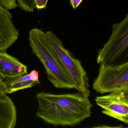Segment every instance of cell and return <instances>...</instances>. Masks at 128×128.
I'll list each match as a JSON object with an SVG mask.
<instances>
[{
	"label": "cell",
	"mask_w": 128,
	"mask_h": 128,
	"mask_svg": "<svg viewBox=\"0 0 128 128\" xmlns=\"http://www.w3.org/2000/svg\"><path fill=\"white\" fill-rule=\"evenodd\" d=\"M6 88L4 83V81L2 80L0 82V99L6 94Z\"/></svg>",
	"instance_id": "cell-13"
},
{
	"label": "cell",
	"mask_w": 128,
	"mask_h": 128,
	"mask_svg": "<svg viewBox=\"0 0 128 128\" xmlns=\"http://www.w3.org/2000/svg\"><path fill=\"white\" fill-rule=\"evenodd\" d=\"M112 26L110 38L98 52L96 61L100 65H117L128 61V13L122 21Z\"/></svg>",
	"instance_id": "cell-3"
},
{
	"label": "cell",
	"mask_w": 128,
	"mask_h": 128,
	"mask_svg": "<svg viewBox=\"0 0 128 128\" xmlns=\"http://www.w3.org/2000/svg\"><path fill=\"white\" fill-rule=\"evenodd\" d=\"M16 1L17 0H0V3L10 10L16 9L18 7Z\"/></svg>",
	"instance_id": "cell-11"
},
{
	"label": "cell",
	"mask_w": 128,
	"mask_h": 128,
	"mask_svg": "<svg viewBox=\"0 0 128 128\" xmlns=\"http://www.w3.org/2000/svg\"><path fill=\"white\" fill-rule=\"evenodd\" d=\"M49 0H35L36 8L38 10L45 9Z\"/></svg>",
	"instance_id": "cell-12"
},
{
	"label": "cell",
	"mask_w": 128,
	"mask_h": 128,
	"mask_svg": "<svg viewBox=\"0 0 128 128\" xmlns=\"http://www.w3.org/2000/svg\"><path fill=\"white\" fill-rule=\"evenodd\" d=\"M16 110L12 100L6 94L0 99V128H14L16 121Z\"/></svg>",
	"instance_id": "cell-10"
},
{
	"label": "cell",
	"mask_w": 128,
	"mask_h": 128,
	"mask_svg": "<svg viewBox=\"0 0 128 128\" xmlns=\"http://www.w3.org/2000/svg\"><path fill=\"white\" fill-rule=\"evenodd\" d=\"M28 41L32 52L44 66L48 79L57 88H74V80L49 43L46 32L37 28L29 32Z\"/></svg>",
	"instance_id": "cell-2"
},
{
	"label": "cell",
	"mask_w": 128,
	"mask_h": 128,
	"mask_svg": "<svg viewBox=\"0 0 128 128\" xmlns=\"http://www.w3.org/2000/svg\"><path fill=\"white\" fill-rule=\"evenodd\" d=\"M2 80L1 79V77L0 76V82Z\"/></svg>",
	"instance_id": "cell-16"
},
{
	"label": "cell",
	"mask_w": 128,
	"mask_h": 128,
	"mask_svg": "<svg viewBox=\"0 0 128 128\" xmlns=\"http://www.w3.org/2000/svg\"><path fill=\"white\" fill-rule=\"evenodd\" d=\"M9 10L0 3V51H6L18 40V30Z\"/></svg>",
	"instance_id": "cell-7"
},
{
	"label": "cell",
	"mask_w": 128,
	"mask_h": 128,
	"mask_svg": "<svg viewBox=\"0 0 128 128\" xmlns=\"http://www.w3.org/2000/svg\"><path fill=\"white\" fill-rule=\"evenodd\" d=\"M28 73L27 67L18 59L0 51V76L3 79Z\"/></svg>",
	"instance_id": "cell-9"
},
{
	"label": "cell",
	"mask_w": 128,
	"mask_h": 128,
	"mask_svg": "<svg viewBox=\"0 0 128 128\" xmlns=\"http://www.w3.org/2000/svg\"><path fill=\"white\" fill-rule=\"evenodd\" d=\"M102 112L128 124V91H119L96 98Z\"/></svg>",
	"instance_id": "cell-6"
},
{
	"label": "cell",
	"mask_w": 128,
	"mask_h": 128,
	"mask_svg": "<svg viewBox=\"0 0 128 128\" xmlns=\"http://www.w3.org/2000/svg\"><path fill=\"white\" fill-rule=\"evenodd\" d=\"M39 72L36 70L11 77L4 78L3 80L6 94H10L19 90L31 88L40 84Z\"/></svg>",
	"instance_id": "cell-8"
},
{
	"label": "cell",
	"mask_w": 128,
	"mask_h": 128,
	"mask_svg": "<svg viewBox=\"0 0 128 128\" xmlns=\"http://www.w3.org/2000/svg\"><path fill=\"white\" fill-rule=\"evenodd\" d=\"M36 97V116L48 124L74 126L91 117L92 104L80 92L56 94L42 92L37 93Z\"/></svg>",
	"instance_id": "cell-1"
},
{
	"label": "cell",
	"mask_w": 128,
	"mask_h": 128,
	"mask_svg": "<svg viewBox=\"0 0 128 128\" xmlns=\"http://www.w3.org/2000/svg\"><path fill=\"white\" fill-rule=\"evenodd\" d=\"M92 88L101 94L116 91H128V61L115 65H100Z\"/></svg>",
	"instance_id": "cell-5"
},
{
	"label": "cell",
	"mask_w": 128,
	"mask_h": 128,
	"mask_svg": "<svg viewBox=\"0 0 128 128\" xmlns=\"http://www.w3.org/2000/svg\"><path fill=\"white\" fill-rule=\"evenodd\" d=\"M46 35L53 51L73 79L74 84V88L89 97L90 91L89 89L88 78L81 62L74 58L64 47L62 41L52 31L46 32Z\"/></svg>",
	"instance_id": "cell-4"
},
{
	"label": "cell",
	"mask_w": 128,
	"mask_h": 128,
	"mask_svg": "<svg viewBox=\"0 0 128 128\" xmlns=\"http://www.w3.org/2000/svg\"><path fill=\"white\" fill-rule=\"evenodd\" d=\"M19 2L23 4H31L34 2L35 0H18Z\"/></svg>",
	"instance_id": "cell-15"
},
{
	"label": "cell",
	"mask_w": 128,
	"mask_h": 128,
	"mask_svg": "<svg viewBox=\"0 0 128 128\" xmlns=\"http://www.w3.org/2000/svg\"><path fill=\"white\" fill-rule=\"evenodd\" d=\"M70 4L74 9L78 8L83 0H69Z\"/></svg>",
	"instance_id": "cell-14"
}]
</instances>
